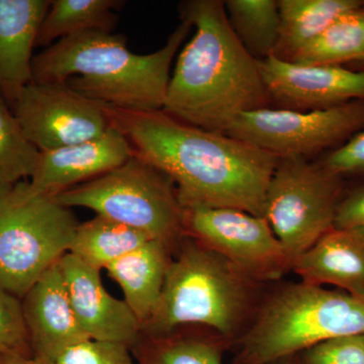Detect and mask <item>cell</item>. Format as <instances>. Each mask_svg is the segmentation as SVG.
Instances as JSON below:
<instances>
[{"instance_id":"cell-1","label":"cell","mask_w":364,"mask_h":364,"mask_svg":"<svg viewBox=\"0 0 364 364\" xmlns=\"http://www.w3.org/2000/svg\"><path fill=\"white\" fill-rule=\"evenodd\" d=\"M102 105L134 152L171 178L182 207L238 208L262 217L279 158L228 134L183 123L163 109Z\"/></svg>"},{"instance_id":"cell-2","label":"cell","mask_w":364,"mask_h":364,"mask_svg":"<svg viewBox=\"0 0 364 364\" xmlns=\"http://www.w3.org/2000/svg\"><path fill=\"white\" fill-rule=\"evenodd\" d=\"M178 9L196 33L177 57L163 111L191 126L227 134L242 114L270 107L259 61L235 35L224 0H186Z\"/></svg>"},{"instance_id":"cell-3","label":"cell","mask_w":364,"mask_h":364,"mask_svg":"<svg viewBox=\"0 0 364 364\" xmlns=\"http://www.w3.org/2000/svg\"><path fill=\"white\" fill-rule=\"evenodd\" d=\"M191 28V21L181 20L166 44L147 55L130 51L119 33L70 36L33 56L32 81L65 82L83 97L117 109L162 111L172 62Z\"/></svg>"},{"instance_id":"cell-4","label":"cell","mask_w":364,"mask_h":364,"mask_svg":"<svg viewBox=\"0 0 364 364\" xmlns=\"http://www.w3.org/2000/svg\"><path fill=\"white\" fill-rule=\"evenodd\" d=\"M261 284L219 254L186 236L170 261L159 303L142 328L157 336L202 326L236 344L257 311Z\"/></svg>"},{"instance_id":"cell-5","label":"cell","mask_w":364,"mask_h":364,"mask_svg":"<svg viewBox=\"0 0 364 364\" xmlns=\"http://www.w3.org/2000/svg\"><path fill=\"white\" fill-rule=\"evenodd\" d=\"M364 334V299L305 282L277 289L234 345V364H265L299 355L328 340Z\"/></svg>"},{"instance_id":"cell-6","label":"cell","mask_w":364,"mask_h":364,"mask_svg":"<svg viewBox=\"0 0 364 364\" xmlns=\"http://www.w3.org/2000/svg\"><path fill=\"white\" fill-rule=\"evenodd\" d=\"M78 225L56 196L14 184L0 198V286L23 299L69 252Z\"/></svg>"},{"instance_id":"cell-7","label":"cell","mask_w":364,"mask_h":364,"mask_svg":"<svg viewBox=\"0 0 364 364\" xmlns=\"http://www.w3.org/2000/svg\"><path fill=\"white\" fill-rule=\"evenodd\" d=\"M56 198L67 208H90L139 230L171 250L186 237V208L173 181L135 152L121 166L67 189Z\"/></svg>"},{"instance_id":"cell-8","label":"cell","mask_w":364,"mask_h":364,"mask_svg":"<svg viewBox=\"0 0 364 364\" xmlns=\"http://www.w3.org/2000/svg\"><path fill=\"white\" fill-rule=\"evenodd\" d=\"M346 188V179L322 163L306 158H279L265 193L262 217L293 264L334 229L337 208Z\"/></svg>"},{"instance_id":"cell-9","label":"cell","mask_w":364,"mask_h":364,"mask_svg":"<svg viewBox=\"0 0 364 364\" xmlns=\"http://www.w3.org/2000/svg\"><path fill=\"white\" fill-rule=\"evenodd\" d=\"M364 129V100L318 111L267 107L242 114L227 132L277 158L338 149Z\"/></svg>"},{"instance_id":"cell-10","label":"cell","mask_w":364,"mask_h":364,"mask_svg":"<svg viewBox=\"0 0 364 364\" xmlns=\"http://www.w3.org/2000/svg\"><path fill=\"white\" fill-rule=\"evenodd\" d=\"M184 235L219 254L259 284L279 280L293 267L267 220L245 210L186 208Z\"/></svg>"},{"instance_id":"cell-11","label":"cell","mask_w":364,"mask_h":364,"mask_svg":"<svg viewBox=\"0 0 364 364\" xmlns=\"http://www.w3.org/2000/svg\"><path fill=\"white\" fill-rule=\"evenodd\" d=\"M26 138L41 151H51L102 136L112 127L100 102L67 83L31 82L11 105Z\"/></svg>"},{"instance_id":"cell-12","label":"cell","mask_w":364,"mask_h":364,"mask_svg":"<svg viewBox=\"0 0 364 364\" xmlns=\"http://www.w3.org/2000/svg\"><path fill=\"white\" fill-rule=\"evenodd\" d=\"M261 75L277 109L309 112L364 100V71L341 65L301 66L269 57Z\"/></svg>"},{"instance_id":"cell-13","label":"cell","mask_w":364,"mask_h":364,"mask_svg":"<svg viewBox=\"0 0 364 364\" xmlns=\"http://www.w3.org/2000/svg\"><path fill=\"white\" fill-rule=\"evenodd\" d=\"M79 326L88 338L136 344L142 327L126 301L105 289L100 270L67 253L58 262Z\"/></svg>"},{"instance_id":"cell-14","label":"cell","mask_w":364,"mask_h":364,"mask_svg":"<svg viewBox=\"0 0 364 364\" xmlns=\"http://www.w3.org/2000/svg\"><path fill=\"white\" fill-rule=\"evenodd\" d=\"M134 155L127 136L112 126L92 140L41 153L31 186L55 196L104 176L121 166Z\"/></svg>"},{"instance_id":"cell-15","label":"cell","mask_w":364,"mask_h":364,"mask_svg":"<svg viewBox=\"0 0 364 364\" xmlns=\"http://www.w3.org/2000/svg\"><path fill=\"white\" fill-rule=\"evenodd\" d=\"M21 305L31 349L39 363L49 364L69 345L88 338L72 309L58 263L28 289Z\"/></svg>"},{"instance_id":"cell-16","label":"cell","mask_w":364,"mask_h":364,"mask_svg":"<svg viewBox=\"0 0 364 364\" xmlns=\"http://www.w3.org/2000/svg\"><path fill=\"white\" fill-rule=\"evenodd\" d=\"M50 0H0V95L11 107L32 82L33 49Z\"/></svg>"},{"instance_id":"cell-17","label":"cell","mask_w":364,"mask_h":364,"mask_svg":"<svg viewBox=\"0 0 364 364\" xmlns=\"http://www.w3.org/2000/svg\"><path fill=\"white\" fill-rule=\"evenodd\" d=\"M301 282L325 284L364 299V227L332 229L294 261Z\"/></svg>"},{"instance_id":"cell-18","label":"cell","mask_w":364,"mask_h":364,"mask_svg":"<svg viewBox=\"0 0 364 364\" xmlns=\"http://www.w3.org/2000/svg\"><path fill=\"white\" fill-rule=\"evenodd\" d=\"M171 252L162 242L150 240L105 268L142 328L159 303Z\"/></svg>"},{"instance_id":"cell-19","label":"cell","mask_w":364,"mask_h":364,"mask_svg":"<svg viewBox=\"0 0 364 364\" xmlns=\"http://www.w3.org/2000/svg\"><path fill=\"white\" fill-rule=\"evenodd\" d=\"M280 28L272 57L291 62L343 14L363 6L364 0H277Z\"/></svg>"},{"instance_id":"cell-20","label":"cell","mask_w":364,"mask_h":364,"mask_svg":"<svg viewBox=\"0 0 364 364\" xmlns=\"http://www.w3.org/2000/svg\"><path fill=\"white\" fill-rule=\"evenodd\" d=\"M119 0H53L38 32L36 47L88 32L112 33L119 21Z\"/></svg>"},{"instance_id":"cell-21","label":"cell","mask_w":364,"mask_h":364,"mask_svg":"<svg viewBox=\"0 0 364 364\" xmlns=\"http://www.w3.org/2000/svg\"><path fill=\"white\" fill-rule=\"evenodd\" d=\"M150 240L139 230L97 215L78 225L68 253L100 272Z\"/></svg>"},{"instance_id":"cell-22","label":"cell","mask_w":364,"mask_h":364,"mask_svg":"<svg viewBox=\"0 0 364 364\" xmlns=\"http://www.w3.org/2000/svg\"><path fill=\"white\" fill-rule=\"evenodd\" d=\"M143 336V335H142ZM146 337L140 364H223V355L232 344L210 331L184 332L181 329Z\"/></svg>"},{"instance_id":"cell-23","label":"cell","mask_w":364,"mask_h":364,"mask_svg":"<svg viewBox=\"0 0 364 364\" xmlns=\"http://www.w3.org/2000/svg\"><path fill=\"white\" fill-rule=\"evenodd\" d=\"M364 58V4L340 16L289 63L341 65Z\"/></svg>"},{"instance_id":"cell-24","label":"cell","mask_w":364,"mask_h":364,"mask_svg":"<svg viewBox=\"0 0 364 364\" xmlns=\"http://www.w3.org/2000/svg\"><path fill=\"white\" fill-rule=\"evenodd\" d=\"M232 30L246 51L257 61L272 57L279 37L277 0H226Z\"/></svg>"},{"instance_id":"cell-25","label":"cell","mask_w":364,"mask_h":364,"mask_svg":"<svg viewBox=\"0 0 364 364\" xmlns=\"http://www.w3.org/2000/svg\"><path fill=\"white\" fill-rule=\"evenodd\" d=\"M41 153L26 138L13 109L0 95V184L14 186L32 177Z\"/></svg>"},{"instance_id":"cell-26","label":"cell","mask_w":364,"mask_h":364,"mask_svg":"<svg viewBox=\"0 0 364 364\" xmlns=\"http://www.w3.org/2000/svg\"><path fill=\"white\" fill-rule=\"evenodd\" d=\"M49 364H134L129 345L85 338L69 345Z\"/></svg>"},{"instance_id":"cell-27","label":"cell","mask_w":364,"mask_h":364,"mask_svg":"<svg viewBox=\"0 0 364 364\" xmlns=\"http://www.w3.org/2000/svg\"><path fill=\"white\" fill-rule=\"evenodd\" d=\"M31 348L21 299L0 286V353L25 355Z\"/></svg>"},{"instance_id":"cell-28","label":"cell","mask_w":364,"mask_h":364,"mask_svg":"<svg viewBox=\"0 0 364 364\" xmlns=\"http://www.w3.org/2000/svg\"><path fill=\"white\" fill-rule=\"evenodd\" d=\"M301 364H364V334L328 340L299 354Z\"/></svg>"},{"instance_id":"cell-29","label":"cell","mask_w":364,"mask_h":364,"mask_svg":"<svg viewBox=\"0 0 364 364\" xmlns=\"http://www.w3.org/2000/svg\"><path fill=\"white\" fill-rule=\"evenodd\" d=\"M318 162L346 181L350 178L364 181V129Z\"/></svg>"},{"instance_id":"cell-30","label":"cell","mask_w":364,"mask_h":364,"mask_svg":"<svg viewBox=\"0 0 364 364\" xmlns=\"http://www.w3.org/2000/svg\"><path fill=\"white\" fill-rule=\"evenodd\" d=\"M364 227V181L348 188L346 191L335 218V229Z\"/></svg>"},{"instance_id":"cell-31","label":"cell","mask_w":364,"mask_h":364,"mask_svg":"<svg viewBox=\"0 0 364 364\" xmlns=\"http://www.w3.org/2000/svg\"><path fill=\"white\" fill-rule=\"evenodd\" d=\"M0 364H42L35 358L13 353H0Z\"/></svg>"},{"instance_id":"cell-32","label":"cell","mask_w":364,"mask_h":364,"mask_svg":"<svg viewBox=\"0 0 364 364\" xmlns=\"http://www.w3.org/2000/svg\"><path fill=\"white\" fill-rule=\"evenodd\" d=\"M265 364H301L299 363V355L287 356V358L277 359Z\"/></svg>"},{"instance_id":"cell-33","label":"cell","mask_w":364,"mask_h":364,"mask_svg":"<svg viewBox=\"0 0 364 364\" xmlns=\"http://www.w3.org/2000/svg\"><path fill=\"white\" fill-rule=\"evenodd\" d=\"M345 67L352 69V70L364 71V58L358 60V61L351 62V63L347 64Z\"/></svg>"},{"instance_id":"cell-34","label":"cell","mask_w":364,"mask_h":364,"mask_svg":"<svg viewBox=\"0 0 364 364\" xmlns=\"http://www.w3.org/2000/svg\"><path fill=\"white\" fill-rule=\"evenodd\" d=\"M11 188H13V186H4V184H0V198L6 195V193H9Z\"/></svg>"}]
</instances>
